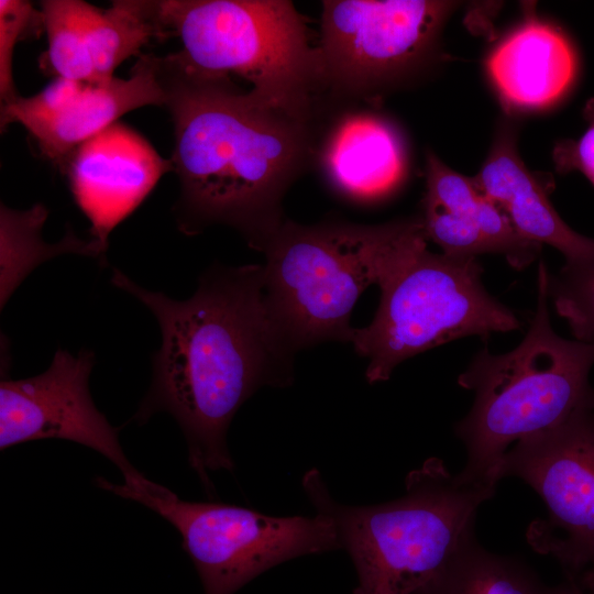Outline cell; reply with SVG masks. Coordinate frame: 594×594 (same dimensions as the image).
Here are the masks:
<instances>
[{
	"label": "cell",
	"mask_w": 594,
	"mask_h": 594,
	"mask_svg": "<svg viewBox=\"0 0 594 594\" xmlns=\"http://www.w3.org/2000/svg\"><path fill=\"white\" fill-rule=\"evenodd\" d=\"M111 283L152 311L162 334L152 384L133 420L172 415L210 493L209 472L234 468L227 432L238 409L258 388L293 380L294 352L271 318L263 265L211 268L186 300L145 289L116 268Z\"/></svg>",
	"instance_id": "obj_1"
},
{
	"label": "cell",
	"mask_w": 594,
	"mask_h": 594,
	"mask_svg": "<svg viewBox=\"0 0 594 594\" xmlns=\"http://www.w3.org/2000/svg\"><path fill=\"white\" fill-rule=\"evenodd\" d=\"M154 62L174 127L179 230L230 226L262 251L284 222V194L314 158L312 120L241 90L229 75L193 67L178 52Z\"/></svg>",
	"instance_id": "obj_2"
},
{
	"label": "cell",
	"mask_w": 594,
	"mask_h": 594,
	"mask_svg": "<svg viewBox=\"0 0 594 594\" xmlns=\"http://www.w3.org/2000/svg\"><path fill=\"white\" fill-rule=\"evenodd\" d=\"M549 276L540 262L537 309L520 344L501 355L483 349L458 377L474 392L472 408L454 427L466 451L455 474L460 482L497 485L498 465L513 444L594 407V344L563 339L551 328Z\"/></svg>",
	"instance_id": "obj_3"
},
{
	"label": "cell",
	"mask_w": 594,
	"mask_h": 594,
	"mask_svg": "<svg viewBox=\"0 0 594 594\" xmlns=\"http://www.w3.org/2000/svg\"><path fill=\"white\" fill-rule=\"evenodd\" d=\"M301 485L352 559L353 594H415L475 535L477 510L497 487L460 482L436 457L407 474L402 497L381 504L338 503L317 469L304 474Z\"/></svg>",
	"instance_id": "obj_4"
},
{
	"label": "cell",
	"mask_w": 594,
	"mask_h": 594,
	"mask_svg": "<svg viewBox=\"0 0 594 594\" xmlns=\"http://www.w3.org/2000/svg\"><path fill=\"white\" fill-rule=\"evenodd\" d=\"M409 219L380 226L284 221L262 252L271 318L295 352L326 340L351 342L352 309L391 273L410 233Z\"/></svg>",
	"instance_id": "obj_5"
},
{
	"label": "cell",
	"mask_w": 594,
	"mask_h": 594,
	"mask_svg": "<svg viewBox=\"0 0 594 594\" xmlns=\"http://www.w3.org/2000/svg\"><path fill=\"white\" fill-rule=\"evenodd\" d=\"M156 18L162 38L178 37L193 67L238 75L268 102L314 120V96L323 89L319 53L290 1L158 0Z\"/></svg>",
	"instance_id": "obj_6"
},
{
	"label": "cell",
	"mask_w": 594,
	"mask_h": 594,
	"mask_svg": "<svg viewBox=\"0 0 594 594\" xmlns=\"http://www.w3.org/2000/svg\"><path fill=\"white\" fill-rule=\"evenodd\" d=\"M427 242L425 232L411 242L380 285L374 319L354 328L351 342L369 360V383L386 381L400 362L442 343L520 327L485 290L476 257L431 253Z\"/></svg>",
	"instance_id": "obj_7"
},
{
	"label": "cell",
	"mask_w": 594,
	"mask_h": 594,
	"mask_svg": "<svg viewBox=\"0 0 594 594\" xmlns=\"http://www.w3.org/2000/svg\"><path fill=\"white\" fill-rule=\"evenodd\" d=\"M102 488L148 507L177 529L204 594H235L279 563L341 548L333 524L319 514L275 517L235 505L188 502L152 481L140 491L108 481Z\"/></svg>",
	"instance_id": "obj_8"
},
{
	"label": "cell",
	"mask_w": 594,
	"mask_h": 594,
	"mask_svg": "<svg viewBox=\"0 0 594 594\" xmlns=\"http://www.w3.org/2000/svg\"><path fill=\"white\" fill-rule=\"evenodd\" d=\"M454 7L438 0L323 1V89L367 98L413 75L432 56Z\"/></svg>",
	"instance_id": "obj_9"
},
{
	"label": "cell",
	"mask_w": 594,
	"mask_h": 594,
	"mask_svg": "<svg viewBox=\"0 0 594 594\" xmlns=\"http://www.w3.org/2000/svg\"><path fill=\"white\" fill-rule=\"evenodd\" d=\"M496 476L517 477L541 497L547 516L529 525L526 539L578 583L594 565V407L517 441Z\"/></svg>",
	"instance_id": "obj_10"
},
{
	"label": "cell",
	"mask_w": 594,
	"mask_h": 594,
	"mask_svg": "<svg viewBox=\"0 0 594 594\" xmlns=\"http://www.w3.org/2000/svg\"><path fill=\"white\" fill-rule=\"evenodd\" d=\"M94 353L74 356L58 349L48 369L0 384V449L42 440L63 439L86 446L110 460L124 485L139 490L148 480L128 460L118 429L97 409L88 387Z\"/></svg>",
	"instance_id": "obj_11"
},
{
	"label": "cell",
	"mask_w": 594,
	"mask_h": 594,
	"mask_svg": "<svg viewBox=\"0 0 594 594\" xmlns=\"http://www.w3.org/2000/svg\"><path fill=\"white\" fill-rule=\"evenodd\" d=\"M41 12L47 34L41 66L70 80H108L152 38L162 40L153 0H117L107 10L81 0H44Z\"/></svg>",
	"instance_id": "obj_12"
},
{
	"label": "cell",
	"mask_w": 594,
	"mask_h": 594,
	"mask_svg": "<svg viewBox=\"0 0 594 594\" xmlns=\"http://www.w3.org/2000/svg\"><path fill=\"white\" fill-rule=\"evenodd\" d=\"M170 170V160L118 121L79 145L64 172L75 202L90 222L91 239L107 250L111 231Z\"/></svg>",
	"instance_id": "obj_13"
},
{
	"label": "cell",
	"mask_w": 594,
	"mask_h": 594,
	"mask_svg": "<svg viewBox=\"0 0 594 594\" xmlns=\"http://www.w3.org/2000/svg\"><path fill=\"white\" fill-rule=\"evenodd\" d=\"M314 156L329 186L354 202L387 197L407 174V150L400 131L370 110L339 113L315 145Z\"/></svg>",
	"instance_id": "obj_14"
},
{
	"label": "cell",
	"mask_w": 594,
	"mask_h": 594,
	"mask_svg": "<svg viewBox=\"0 0 594 594\" xmlns=\"http://www.w3.org/2000/svg\"><path fill=\"white\" fill-rule=\"evenodd\" d=\"M153 54H141L128 79L88 81L55 116L26 128L42 156L62 172L73 152L118 119L144 106L163 107Z\"/></svg>",
	"instance_id": "obj_15"
},
{
	"label": "cell",
	"mask_w": 594,
	"mask_h": 594,
	"mask_svg": "<svg viewBox=\"0 0 594 594\" xmlns=\"http://www.w3.org/2000/svg\"><path fill=\"white\" fill-rule=\"evenodd\" d=\"M486 67L505 103L538 109L553 103L569 89L576 58L561 32L528 18L494 48Z\"/></svg>",
	"instance_id": "obj_16"
},
{
	"label": "cell",
	"mask_w": 594,
	"mask_h": 594,
	"mask_svg": "<svg viewBox=\"0 0 594 594\" xmlns=\"http://www.w3.org/2000/svg\"><path fill=\"white\" fill-rule=\"evenodd\" d=\"M482 194L496 204L526 239L561 252L564 268L594 270V239L573 231L549 200L552 188L515 154L493 160L480 176Z\"/></svg>",
	"instance_id": "obj_17"
},
{
	"label": "cell",
	"mask_w": 594,
	"mask_h": 594,
	"mask_svg": "<svg viewBox=\"0 0 594 594\" xmlns=\"http://www.w3.org/2000/svg\"><path fill=\"white\" fill-rule=\"evenodd\" d=\"M575 582L546 583L522 559L492 552L475 535L415 594H582Z\"/></svg>",
	"instance_id": "obj_18"
},
{
	"label": "cell",
	"mask_w": 594,
	"mask_h": 594,
	"mask_svg": "<svg viewBox=\"0 0 594 594\" xmlns=\"http://www.w3.org/2000/svg\"><path fill=\"white\" fill-rule=\"evenodd\" d=\"M48 211L42 204L28 210L0 208V306L3 308L22 280L43 262L64 254L75 253L99 257L106 249L96 240L79 239L70 229L57 243L42 239V227Z\"/></svg>",
	"instance_id": "obj_19"
},
{
	"label": "cell",
	"mask_w": 594,
	"mask_h": 594,
	"mask_svg": "<svg viewBox=\"0 0 594 594\" xmlns=\"http://www.w3.org/2000/svg\"><path fill=\"white\" fill-rule=\"evenodd\" d=\"M548 294L578 341L594 344V270L562 268L549 276Z\"/></svg>",
	"instance_id": "obj_20"
},
{
	"label": "cell",
	"mask_w": 594,
	"mask_h": 594,
	"mask_svg": "<svg viewBox=\"0 0 594 594\" xmlns=\"http://www.w3.org/2000/svg\"><path fill=\"white\" fill-rule=\"evenodd\" d=\"M422 226L428 240L438 244L443 254L457 257H476L494 253V249L474 222L441 205L424 199Z\"/></svg>",
	"instance_id": "obj_21"
},
{
	"label": "cell",
	"mask_w": 594,
	"mask_h": 594,
	"mask_svg": "<svg viewBox=\"0 0 594 594\" xmlns=\"http://www.w3.org/2000/svg\"><path fill=\"white\" fill-rule=\"evenodd\" d=\"M44 30L42 12L30 1L0 0V98L1 105L16 99L13 80V53L23 40L36 36Z\"/></svg>",
	"instance_id": "obj_22"
},
{
	"label": "cell",
	"mask_w": 594,
	"mask_h": 594,
	"mask_svg": "<svg viewBox=\"0 0 594 594\" xmlns=\"http://www.w3.org/2000/svg\"><path fill=\"white\" fill-rule=\"evenodd\" d=\"M426 198L469 218L483 196L474 179L453 170L432 152L426 155Z\"/></svg>",
	"instance_id": "obj_23"
},
{
	"label": "cell",
	"mask_w": 594,
	"mask_h": 594,
	"mask_svg": "<svg viewBox=\"0 0 594 594\" xmlns=\"http://www.w3.org/2000/svg\"><path fill=\"white\" fill-rule=\"evenodd\" d=\"M588 127L578 142L564 141L554 150V161L560 173L582 172L594 185V98L584 108Z\"/></svg>",
	"instance_id": "obj_24"
},
{
	"label": "cell",
	"mask_w": 594,
	"mask_h": 594,
	"mask_svg": "<svg viewBox=\"0 0 594 594\" xmlns=\"http://www.w3.org/2000/svg\"><path fill=\"white\" fill-rule=\"evenodd\" d=\"M578 584L584 590V591H591L594 592V565L588 568L583 574L580 576Z\"/></svg>",
	"instance_id": "obj_25"
},
{
	"label": "cell",
	"mask_w": 594,
	"mask_h": 594,
	"mask_svg": "<svg viewBox=\"0 0 594 594\" xmlns=\"http://www.w3.org/2000/svg\"><path fill=\"white\" fill-rule=\"evenodd\" d=\"M582 594H594V592L583 590Z\"/></svg>",
	"instance_id": "obj_26"
}]
</instances>
